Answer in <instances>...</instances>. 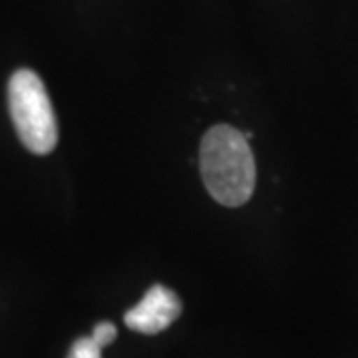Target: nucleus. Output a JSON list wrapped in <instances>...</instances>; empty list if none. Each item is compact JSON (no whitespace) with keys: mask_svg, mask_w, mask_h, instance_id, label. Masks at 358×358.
Here are the masks:
<instances>
[{"mask_svg":"<svg viewBox=\"0 0 358 358\" xmlns=\"http://www.w3.org/2000/svg\"><path fill=\"white\" fill-rule=\"evenodd\" d=\"M115 336H117V331H115V327L112 322H98L96 329H94V333H92V338L102 346V348L103 346L112 345L115 341Z\"/></svg>","mask_w":358,"mask_h":358,"instance_id":"39448f33","label":"nucleus"},{"mask_svg":"<svg viewBox=\"0 0 358 358\" xmlns=\"http://www.w3.org/2000/svg\"><path fill=\"white\" fill-rule=\"evenodd\" d=\"M255 157L243 131L215 126L201 140V178L211 197L225 207L249 201L255 189Z\"/></svg>","mask_w":358,"mask_h":358,"instance_id":"f257e3e1","label":"nucleus"},{"mask_svg":"<svg viewBox=\"0 0 358 358\" xmlns=\"http://www.w3.org/2000/svg\"><path fill=\"white\" fill-rule=\"evenodd\" d=\"M181 315V301L171 289L154 285L134 308L126 313V327L141 334H157Z\"/></svg>","mask_w":358,"mask_h":358,"instance_id":"7ed1b4c3","label":"nucleus"},{"mask_svg":"<svg viewBox=\"0 0 358 358\" xmlns=\"http://www.w3.org/2000/svg\"><path fill=\"white\" fill-rule=\"evenodd\" d=\"M68 358H102V346L98 345L92 336L78 338L70 348Z\"/></svg>","mask_w":358,"mask_h":358,"instance_id":"20e7f679","label":"nucleus"},{"mask_svg":"<svg viewBox=\"0 0 358 358\" xmlns=\"http://www.w3.org/2000/svg\"><path fill=\"white\" fill-rule=\"evenodd\" d=\"M8 108L16 134L28 152L50 154L58 143V122L44 82L32 70L14 72L8 84Z\"/></svg>","mask_w":358,"mask_h":358,"instance_id":"f03ea898","label":"nucleus"}]
</instances>
